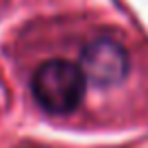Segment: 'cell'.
Masks as SVG:
<instances>
[{"instance_id": "1", "label": "cell", "mask_w": 148, "mask_h": 148, "mask_svg": "<svg viewBox=\"0 0 148 148\" xmlns=\"http://www.w3.org/2000/svg\"><path fill=\"white\" fill-rule=\"evenodd\" d=\"M31 92L37 107L50 116H70L87 94L83 68L68 59H48L33 72Z\"/></svg>"}, {"instance_id": "2", "label": "cell", "mask_w": 148, "mask_h": 148, "mask_svg": "<svg viewBox=\"0 0 148 148\" xmlns=\"http://www.w3.org/2000/svg\"><path fill=\"white\" fill-rule=\"evenodd\" d=\"M79 65L87 76V83L98 89H109L126 81L131 59L122 42L109 35H98L83 46Z\"/></svg>"}]
</instances>
